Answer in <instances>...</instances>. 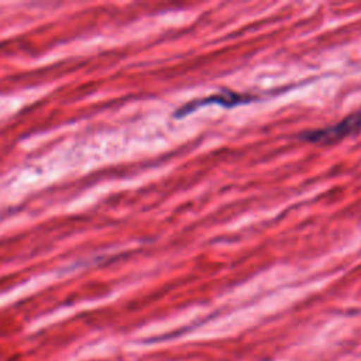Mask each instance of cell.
Wrapping results in <instances>:
<instances>
[{
  "mask_svg": "<svg viewBox=\"0 0 361 361\" xmlns=\"http://www.w3.org/2000/svg\"><path fill=\"white\" fill-rule=\"evenodd\" d=\"M361 131V109L348 114L338 123L314 130H306L298 135L299 140L312 144H333Z\"/></svg>",
  "mask_w": 361,
  "mask_h": 361,
  "instance_id": "obj_1",
  "label": "cell"
},
{
  "mask_svg": "<svg viewBox=\"0 0 361 361\" xmlns=\"http://www.w3.org/2000/svg\"><path fill=\"white\" fill-rule=\"evenodd\" d=\"M257 97L248 93H238L235 90H220L217 93H213L210 96L197 99V100H192L185 103L183 106H180L176 111H173V117L180 118L185 117L190 113H193L196 109L202 107V106H207V104H219L221 107H235L238 104H247L254 102Z\"/></svg>",
  "mask_w": 361,
  "mask_h": 361,
  "instance_id": "obj_2",
  "label": "cell"
}]
</instances>
